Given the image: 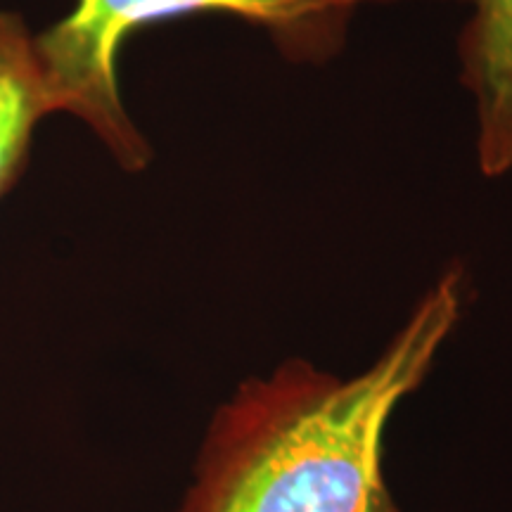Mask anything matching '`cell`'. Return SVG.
<instances>
[{
  "label": "cell",
  "mask_w": 512,
  "mask_h": 512,
  "mask_svg": "<svg viewBox=\"0 0 512 512\" xmlns=\"http://www.w3.org/2000/svg\"><path fill=\"white\" fill-rule=\"evenodd\" d=\"M458 266L354 375L285 358L211 413L178 512H403L384 472L392 415L418 392L463 311Z\"/></svg>",
  "instance_id": "obj_1"
},
{
  "label": "cell",
  "mask_w": 512,
  "mask_h": 512,
  "mask_svg": "<svg viewBox=\"0 0 512 512\" xmlns=\"http://www.w3.org/2000/svg\"><path fill=\"white\" fill-rule=\"evenodd\" d=\"M370 0H79L72 15L34 38L50 112L86 121L126 171L150 162V145L128 119L119 55L136 31L197 15L266 29L290 60L323 62L344 46L351 15Z\"/></svg>",
  "instance_id": "obj_2"
},
{
  "label": "cell",
  "mask_w": 512,
  "mask_h": 512,
  "mask_svg": "<svg viewBox=\"0 0 512 512\" xmlns=\"http://www.w3.org/2000/svg\"><path fill=\"white\" fill-rule=\"evenodd\" d=\"M467 3L475 17L460 34V62L477 100L479 166L503 176L512 169V0Z\"/></svg>",
  "instance_id": "obj_3"
},
{
  "label": "cell",
  "mask_w": 512,
  "mask_h": 512,
  "mask_svg": "<svg viewBox=\"0 0 512 512\" xmlns=\"http://www.w3.org/2000/svg\"><path fill=\"white\" fill-rule=\"evenodd\" d=\"M50 112L34 38L17 15L0 12V197L19 181L31 131Z\"/></svg>",
  "instance_id": "obj_4"
}]
</instances>
